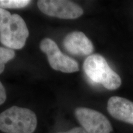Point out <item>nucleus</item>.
Segmentation results:
<instances>
[{"mask_svg": "<svg viewBox=\"0 0 133 133\" xmlns=\"http://www.w3.org/2000/svg\"><path fill=\"white\" fill-rule=\"evenodd\" d=\"M29 35L27 26L21 16L0 8V41L3 45L11 49H21Z\"/></svg>", "mask_w": 133, "mask_h": 133, "instance_id": "obj_1", "label": "nucleus"}, {"mask_svg": "<svg viewBox=\"0 0 133 133\" xmlns=\"http://www.w3.org/2000/svg\"><path fill=\"white\" fill-rule=\"evenodd\" d=\"M36 126L35 114L26 108L12 106L0 114V130L5 133H33Z\"/></svg>", "mask_w": 133, "mask_h": 133, "instance_id": "obj_2", "label": "nucleus"}, {"mask_svg": "<svg viewBox=\"0 0 133 133\" xmlns=\"http://www.w3.org/2000/svg\"><path fill=\"white\" fill-rule=\"evenodd\" d=\"M83 69L91 81L102 84L106 89L115 90L121 86L120 76L111 69L101 55L95 54L88 56L83 64Z\"/></svg>", "mask_w": 133, "mask_h": 133, "instance_id": "obj_3", "label": "nucleus"}, {"mask_svg": "<svg viewBox=\"0 0 133 133\" xmlns=\"http://www.w3.org/2000/svg\"><path fill=\"white\" fill-rule=\"evenodd\" d=\"M39 47L46 54L49 65L55 70L64 73H74L79 70L78 64L75 60L62 53L57 44L50 38L43 39Z\"/></svg>", "mask_w": 133, "mask_h": 133, "instance_id": "obj_4", "label": "nucleus"}, {"mask_svg": "<svg viewBox=\"0 0 133 133\" xmlns=\"http://www.w3.org/2000/svg\"><path fill=\"white\" fill-rule=\"evenodd\" d=\"M75 114L87 133H110L113 131L109 119L98 111L86 107H78L75 109Z\"/></svg>", "mask_w": 133, "mask_h": 133, "instance_id": "obj_5", "label": "nucleus"}, {"mask_svg": "<svg viewBox=\"0 0 133 133\" xmlns=\"http://www.w3.org/2000/svg\"><path fill=\"white\" fill-rule=\"evenodd\" d=\"M39 9L49 16L62 19H75L82 16L83 10L79 5L66 0H39Z\"/></svg>", "mask_w": 133, "mask_h": 133, "instance_id": "obj_6", "label": "nucleus"}, {"mask_svg": "<svg viewBox=\"0 0 133 133\" xmlns=\"http://www.w3.org/2000/svg\"><path fill=\"white\" fill-rule=\"evenodd\" d=\"M63 45L70 54L76 56H88L94 51L92 42L81 31L69 33L64 39Z\"/></svg>", "mask_w": 133, "mask_h": 133, "instance_id": "obj_7", "label": "nucleus"}, {"mask_svg": "<svg viewBox=\"0 0 133 133\" xmlns=\"http://www.w3.org/2000/svg\"><path fill=\"white\" fill-rule=\"evenodd\" d=\"M107 111L118 120L133 124V102L125 98L113 96L107 102Z\"/></svg>", "mask_w": 133, "mask_h": 133, "instance_id": "obj_8", "label": "nucleus"}, {"mask_svg": "<svg viewBox=\"0 0 133 133\" xmlns=\"http://www.w3.org/2000/svg\"><path fill=\"white\" fill-rule=\"evenodd\" d=\"M14 50L8 48L0 47V74L4 71L5 64L14 59Z\"/></svg>", "mask_w": 133, "mask_h": 133, "instance_id": "obj_9", "label": "nucleus"}, {"mask_svg": "<svg viewBox=\"0 0 133 133\" xmlns=\"http://www.w3.org/2000/svg\"><path fill=\"white\" fill-rule=\"evenodd\" d=\"M30 3L29 0H0V8L19 9L26 7Z\"/></svg>", "mask_w": 133, "mask_h": 133, "instance_id": "obj_10", "label": "nucleus"}, {"mask_svg": "<svg viewBox=\"0 0 133 133\" xmlns=\"http://www.w3.org/2000/svg\"><path fill=\"white\" fill-rule=\"evenodd\" d=\"M6 99V93L4 87L0 81V105L3 104Z\"/></svg>", "mask_w": 133, "mask_h": 133, "instance_id": "obj_11", "label": "nucleus"}, {"mask_svg": "<svg viewBox=\"0 0 133 133\" xmlns=\"http://www.w3.org/2000/svg\"><path fill=\"white\" fill-rule=\"evenodd\" d=\"M57 133H87L82 127H76L67 132H60Z\"/></svg>", "mask_w": 133, "mask_h": 133, "instance_id": "obj_12", "label": "nucleus"}]
</instances>
